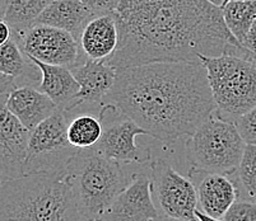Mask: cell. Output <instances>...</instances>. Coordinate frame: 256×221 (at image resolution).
<instances>
[{"label":"cell","mask_w":256,"mask_h":221,"mask_svg":"<svg viewBox=\"0 0 256 221\" xmlns=\"http://www.w3.org/2000/svg\"><path fill=\"white\" fill-rule=\"evenodd\" d=\"M118 45L104 60L116 70L150 62L234 55L256 60L206 0H120L114 11Z\"/></svg>","instance_id":"1"},{"label":"cell","mask_w":256,"mask_h":221,"mask_svg":"<svg viewBox=\"0 0 256 221\" xmlns=\"http://www.w3.org/2000/svg\"><path fill=\"white\" fill-rule=\"evenodd\" d=\"M116 71L106 98L167 148L192 136L217 111L202 60L150 62Z\"/></svg>","instance_id":"2"},{"label":"cell","mask_w":256,"mask_h":221,"mask_svg":"<svg viewBox=\"0 0 256 221\" xmlns=\"http://www.w3.org/2000/svg\"><path fill=\"white\" fill-rule=\"evenodd\" d=\"M0 221H83L62 172L26 174L2 183Z\"/></svg>","instance_id":"3"},{"label":"cell","mask_w":256,"mask_h":221,"mask_svg":"<svg viewBox=\"0 0 256 221\" xmlns=\"http://www.w3.org/2000/svg\"><path fill=\"white\" fill-rule=\"evenodd\" d=\"M130 164L104 157L93 148L79 149L65 167L83 221H101L116 197L134 181Z\"/></svg>","instance_id":"4"},{"label":"cell","mask_w":256,"mask_h":221,"mask_svg":"<svg viewBox=\"0 0 256 221\" xmlns=\"http://www.w3.org/2000/svg\"><path fill=\"white\" fill-rule=\"evenodd\" d=\"M199 59L208 71L220 115L234 122L256 106V60L234 55Z\"/></svg>","instance_id":"5"},{"label":"cell","mask_w":256,"mask_h":221,"mask_svg":"<svg viewBox=\"0 0 256 221\" xmlns=\"http://www.w3.org/2000/svg\"><path fill=\"white\" fill-rule=\"evenodd\" d=\"M246 145L236 123L216 111L188 137L186 150L192 168L231 176L238 168Z\"/></svg>","instance_id":"6"},{"label":"cell","mask_w":256,"mask_h":221,"mask_svg":"<svg viewBox=\"0 0 256 221\" xmlns=\"http://www.w3.org/2000/svg\"><path fill=\"white\" fill-rule=\"evenodd\" d=\"M64 112L59 109L31 131L24 176L65 171L70 158L79 150L69 141V123Z\"/></svg>","instance_id":"7"},{"label":"cell","mask_w":256,"mask_h":221,"mask_svg":"<svg viewBox=\"0 0 256 221\" xmlns=\"http://www.w3.org/2000/svg\"><path fill=\"white\" fill-rule=\"evenodd\" d=\"M100 120L104 126V132L98 143L93 146L94 150L104 157L124 164L144 165L152 162L150 149L139 146L136 143V136L148 135V132L132 118L110 103L101 109Z\"/></svg>","instance_id":"8"},{"label":"cell","mask_w":256,"mask_h":221,"mask_svg":"<svg viewBox=\"0 0 256 221\" xmlns=\"http://www.w3.org/2000/svg\"><path fill=\"white\" fill-rule=\"evenodd\" d=\"M14 32V38L27 56L69 69L79 64L80 43L73 34L64 29L34 23Z\"/></svg>","instance_id":"9"},{"label":"cell","mask_w":256,"mask_h":221,"mask_svg":"<svg viewBox=\"0 0 256 221\" xmlns=\"http://www.w3.org/2000/svg\"><path fill=\"white\" fill-rule=\"evenodd\" d=\"M153 197L164 216L174 219L196 218L198 193L190 178L181 176L164 159L150 162Z\"/></svg>","instance_id":"10"},{"label":"cell","mask_w":256,"mask_h":221,"mask_svg":"<svg viewBox=\"0 0 256 221\" xmlns=\"http://www.w3.org/2000/svg\"><path fill=\"white\" fill-rule=\"evenodd\" d=\"M31 130L2 106L0 111V177L2 183L24 176Z\"/></svg>","instance_id":"11"},{"label":"cell","mask_w":256,"mask_h":221,"mask_svg":"<svg viewBox=\"0 0 256 221\" xmlns=\"http://www.w3.org/2000/svg\"><path fill=\"white\" fill-rule=\"evenodd\" d=\"M162 214L153 202L152 178L136 172L129 187L116 197L101 221H160Z\"/></svg>","instance_id":"12"},{"label":"cell","mask_w":256,"mask_h":221,"mask_svg":"<svg viewBox=\"0 0 256 221\" xmlns=\"http://www.w3.org/2000/svg\"><path fill=\"white\" fill-rule=\"evenodd\" d=\"M188 178L196 188L198 209L212 218L222 219L237 200L236 187L226 174L192 168Z\"/></svg>","instance_id":"13"},{"label":"cell","mask_w":256,"mask_h":221,"mask_svg":"<svg viewBox=\"0 0 256 221\" xmlns=\"http://www.w3.org/2000/svg\"><path fill=\"white\" fill-rule=\"evenodd\" d=\"M2 106H6L31 131L60 109L48 95L30 85L13 88L6 98H2Z\"/></svg>","instance_id":"14"},{"label":"cell","mask_w":256,"mask_h":221,"mask_svg":"<svg viewBox=\"0 0 256 221\" xmlns=\"http://www.w3.org/2000/svg\"><path fill=\"white\" fill-rule=\"evenodd\" d=\"M80 85L74 108L83 103H97L106 98L115 85L118 71L114 66L101 60H86L72 69Z\"/></svg>","instance_id":"15"},{"label":"cell","mask_w":256,"mask_h":221,"mask_svg":"<svg viewBox=\"0 0 256 221\" xmlns=\"http://www.w3.org/2000/svg\"><path fill=\"white\" fill-rule=\"evenodd\" d=\"M30 60L41 71L38 89L48 95L60 109L72 111L74 108L76 95L80 90V85L72 69L60 65L46 64L34 57H30Z\"/></svg>","instance_id":"16"},{"label":"cell","mask_w":256,"mask_h":221,"mask_svg":"<svg viewBox=\"0 0 256 221\" xmlns=\"http://www.w3.org/2000/svg\"><path fill=\"white\" fill-rule=\"evenodd\" d=\"M79 43L88 59H108L118 45V28L114 14L93 18L83 29Z\"/></svg>","instance_id":"17"},{"label":"cell","mask_w":256,"mask_h":221,"mask_svg":"<svg viewBox=\"0 0 256 221\" xmlns=\"http://www.w3.org/2000/svg\"><path fill=\"white\" fill-rule=\"evenodd\" d=\"M93 18L94 15L83 5L80 0H54L34 23L64 29L79 41L84 27Z\"/></svg>","instance_id":"18"},{"label":"cell","mask_w":256,"mask_h":221,"mask_svg":"<svg viewBox=\"0 0 256 221\" xmlns=\"http://www.w3.org/2000/svg\"><path fill=\"white\" fill-rule=\"evenodd\" d=\"M32 69H36V65L23 52L14 37L0 46V73L20 80H37L41 71L32 73Z\"/></svg>","instance_id":"19"},{"label":"cell","mask_w":256,"mask_h":221,"mask_svg":"<svg viewBox=\"0 0 256 221\" xmlns=\"http://www.w3.org/2000/svg\"><path fill=\"white\" fill-rule=\"evenodd\" d=\"M54 0H2V20L13 31L24 29L34 24L38 15Z\"/></svg>","instance_id":"20"},{"label":"cell","mask_w":256,"mask_h":221,"mask_svg":"<svg viewBox=\"0 0 256 221\" xmlns=\"http://www.w3.org/2000/svg\"><path fill=\"white\" fill-rule=\"evenodd\" d=\"M222 10L226 25L242 45L256 19V0H230Z\"/></svg>","instance_id":"21"},{"label":"cell","mask_w":256,"mask_h":221,"mask_svg":"<svg viewBox=\"0 0 256 221\" xmlns=\"http://www.w3.org/2000/svg\"><path fill=\"white\" fill-rule=\"evenodd\" d=\"M228 177L236 187L237 200L256 204V145H246L238 168Z\"/></svg>","instance_id":"22"},{"label":"cell","mask_w":256,"mask_h":221,"mask_svg":"<svg viewBox=\"0 0 256 221\" xmlns=\"http://www.w3.org/2000/svg\"><path fill=\"white\" fill-rule=\"evenodd\" d=\"M104 126L100 118L92 115H79L69 122V141L76 149H90L100 141Z\"/></svg>","instance_id":"23"},{"label":"cell","mask_w":256,"mask_h":221,"mask_svg":"<svg viewBox=\"0 0 256 221\" xmlns=\"http://www.w3.org/2000/svg\"><path fill=\"white\" fill-rule=\"evenodd\" d=\"M222 219L224 221H256V204L236 200Z\"/></svg>","instance_id":"24"},{"label":"cell","mask_w":256,"mask_h":221,"mask_svg":"<svg viewBox=\"0 0 256 221\" xmlns=\"http://www.w3.org/2000/svg\"><path fill=\"white\" fill-rule=\"evenodd\" d=\"M246 144L256 145V106L234 121Z\"/></svg>","instance_id":"25"},{"label":"cell","mask_w":256,"mask_h":221,"mask_svg":"<svg viewBox=\"0 0 256 221\" xmlns=\"http://www.w3.org/2000/svg\"><path fill=\"white\" fill-rule=\"evenodd\" d=\"M80 1L94 17L114 14V11L116 10V5L112 0H80Z\"/></svg>","instance_id":"26"},{"label":"cell","mask_w":256,"mask_h":221,"mask_svg":"<svg viewBox=\"0 0 256 221\" xmlns=\"http://www.w3.org/2000/svg\"><path fill=\"white\" fill-rule=\"evenodd\" d=\"M244 47L248 48L256 59V19L254 20L252 25H251L250 31H248V36H246L245 41H244Z\"/></svg>","instance_id":"27"},{"label":"cell","mask_w":256,"mask_h":221,"mask_svg":"<svg viewBox=\"0 0 256 221\" xmlns=\"http://www.w3.org/2000/svg\"><path fill=\"white\" fill-rule=\"evenodd\" d=\"M12 37V28L10 25L6 22L2 20L0 22V45H3Z\"/></svg>","instance_id":"28"},{"label":"cell","mask_w":256,"mask_h":221,"mask_svg":"<svg viewBox=\"0 0 256 221\" xmlns=\"http://www.w3.org/2000/svg\"><path fill=\"white\" fill-rule=\"evenodd\" d=\"M195 215H196V218L199 219V221H224L223 219L212 218V216L204 214L203 211H200L199 209H196V210H195Z\"/></svg>","instance_id":"29"},{"label":"cell","mask_w":256,"mask_h":221,"mask_svg":"<svg viewBox=\"0 0 256 221\" xmlns=\"http://www.w3.org/2000/svg\"><path fill=\"white\" fill-rule=\"evenodd\" d=\"M160 221H199V219L195 218V219H192V220H188V219H174V218H168V216L162 215Z\"/></svg>","instance_id":"30"},{"label":"cell","mask_w":256,"mask_h":221,"mask_svg":"<svg viewBox=\"0 0 256 221\" xmlns=\"http://www.w3.org/2000/svg\"><path fill=\"white\" fill-rule=\"evenodd\" d=\"M206 1H209V3L213 4L214 6H218V8H220V9H222L223 6L228 3V0H206Z\"/></svg>","instance_id":"31"},{"label":"cell","mask_w":256,"mask_h":221,"mask_svg":"<svg viewBox=\"0 0 256 221\" xmlns=\"http://www.w3.org/2000/svg\"><path fill=\"white\" fill-rule=\"evenodd\" d=\"M114 3H115V5H116V8H118V3H120V0H112Z\"/></svg>","instance_id":"32"},{"label":"cell","mask_w":256,"mask_h":221,"mask_svg":"<svg viewBox=\"0 0 256 221\" xmlns=\"http://www.w3.org/2000/svg\"><path fill=\"white\" fill-rule=\"evenodd\" d=\"M228 1H230V0H228Z\"/></svg>","instance_id":"33"}]
</instances>
